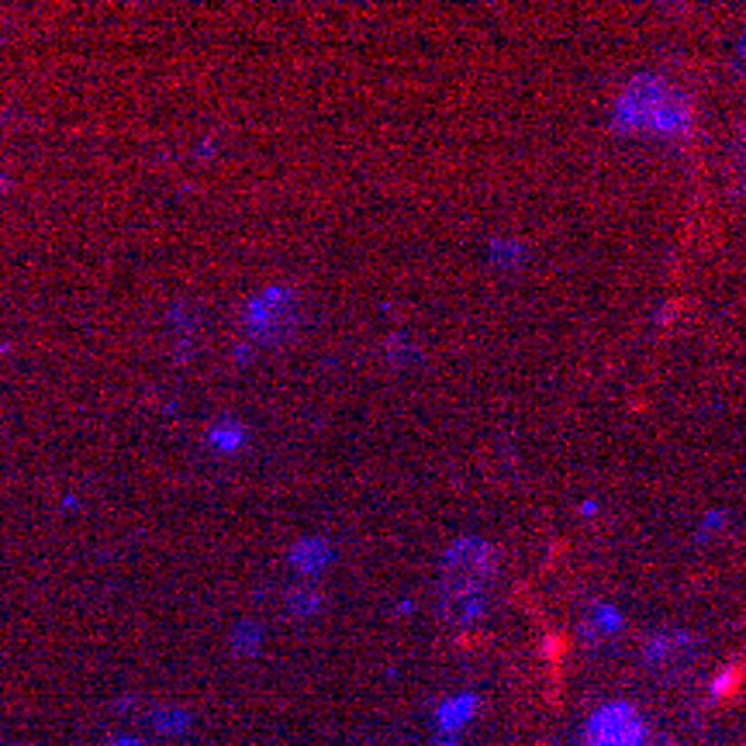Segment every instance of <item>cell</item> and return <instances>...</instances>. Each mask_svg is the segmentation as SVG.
Listing matches in <instances>:
<instances>
[{
  "instance_id": "cell-1",
  "label": "cell",
  "mask_w": 746,
  "mask_h": 746,
  "mask_svg": "<svg viewBox=\"0 0 746 746\" xmlns=\"http://www.w3.org/2000/svg\"><path fill=\"white\" fill-rule=\"evenodd\" d=\"M498 577V553L481 536L453 539L439 567V612L450 625H473Z\"/></svg>"
},
{
  "instance_id": "cell-2",
  "label": "cell",
  "mask_w": 746,
  "mask_h": 746,
  "mask_svg": "<svg viewBox=\"0 0 746 746\" xmlns=\"http://www.w3.org/2000/svg\"><path fill=\"white\" fill-rule=\"evenodd\" d=\"M297 318H301V301H297L294 287H283V283L263 287L245 301L243 308L245 346L270 349L287 343L294 335Z\"/></svg>"
},
{
  "instance_id": "cell-3",
  "label": "cell",
  "mask_w": 746,
  "mask_h": 746,
  "mask_svg": "<svg viewBox=\"0 0 746 746\" xmlns=\"http://www.w3.org/2000/svg\"><path fill=\"white\" fill-rule=\"evenodd\" d=\"M335 560V546L325 536H304L291 546V567L304 577H322Z\"/></svg>"
},
{
  "instance_id": "cell-4",
  "label": "cell",
  "mask_w": 746,
  "mask_h": 746,
  "mask_svg": "<svg viewBox=\"0 0 746 746\" xmlns=\"http://www.w3.org/2000/svg\"><path fill=\"white\" fill-rule=\"evenodd\" d=\"M245 443H249V429H245L239 418L225 415L208 425V446L218 453V456H235V453L245 450Z\"/></svg>"
},
{
  "instance_id": "cell-5",
  "label": "cell",
  "mask_w": 746,
  "mask_h": 746,
  "mask_svg": "<svg viewBox=\"0 0 746 746\" xmlns=\"http://www.w3.org/2000/svg\"><path fill=\"white\" fill-rule=\"evenodd\" d=\"M632 722H629V715H622V711H605V715H598L594 719V726H591V743L594 746H629L632 743Z\"/></svg>"
},
{
  "instance_id": "cell-6",
  "label": "cell",
  "mask_w": 746,
  "mask_h": 746,
  "mask_svg": "<svg viewBox=\"0 0 746 746\" xmlns=\"http://www.w3.org/2000/svg\"><path fill=\"white\" fill-rule=\"evenodd\" d=\"M197 325H201V318H197V312L194 308H174L170 312V329H174V343L180 349H191L194 339H197Z\"/></svg>"
},
{
  "instance_id": "cell-7",
  "label": "cell",
  "mask_w": 746,
  "mask_h": 746,
  "mask_svg": "<svg viewBox=\"0 0 746 746\" xmlns=\"http://www.w3.org/2000/svg\"><path fill=\"white\" fill-rule=\"evenodd\" d=\"M412 353H415V349H412V343H408L404 335H391V339H387V360L394 366L412 363Z\"/></svg>"
},
{
  "instance_id": "cell-8",
  "label": "cell",
  "mask_w": 746,
  "mask_h": 746,
  "mask_svg": "<svg viewBox=\"0 0 746 746\" xmlns=\"http://www.w3.org/2000/svg\"><path fill=\"white\" fill-rule=\"evenodd\" d=\"M4 187H7V176L0 174V191H4Z\"/></svg>"
}]
</instances>
